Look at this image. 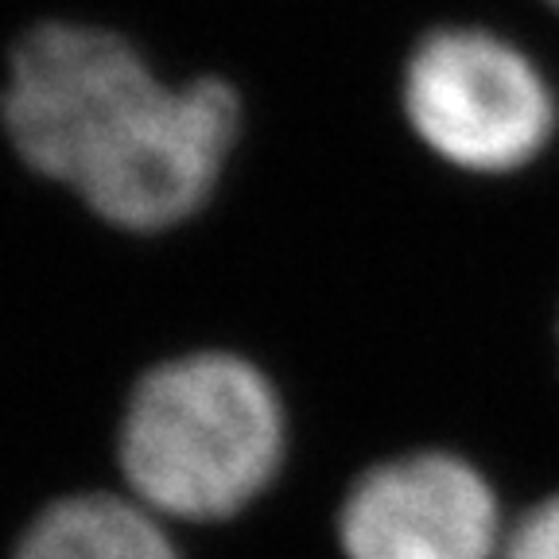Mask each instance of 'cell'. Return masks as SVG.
I'll use <instances>...</instances> for the list:
<instances>
[{"label": "cell", "instance_id": "5", "mask_svg": "<svg viewBox=\"0 0 559 559\" xmlns=\"http://www.w3.org/2000/svg\"><path fill=\"white\" fill-rule=\"evenodd\" d=\"M346 559H498L501 509L466 459L443 451L381 463L338 516Z\"/></svg>", "mask_w": 559, "mask_h": 559}, {"label": "cell", "instance_id": "8", "mask_svg": "<svg viewBox=\"0 0 559 559\" xmlns=\"http://www.w3.org/2000/svg\"><path fill=\"white\" fill-rule=\"evenodd\" d=\"M544 4H551V9H556V12H559V0H544Z\"/></svg>", "mask_w": 559, "mask_h": 559}, {"label": "cell", "instance_id": "6", "mask_svg": "<svg viewBox=\"0 0 559 559\" xmlns=\"http://www.w3.org/2000/svg\"><path fill=\"white\" fill-rule=\"evenodd\" d=\"M16 559H179L148 506L79 493L35 516Z\"/></svg>", "mask_w": 559, "mask_h": 559}, {"label": "cell", "instance_id": "1", "mask_svg": "<svg viewBox=\"0 0 559 559\" xmlns=\"http://www.w3.org/2000/svg\"><path fill=\"white\" fill-rule=\"evenodd\" d=\"M284 404L237 354H187L136 384L121 424V466L140 506L183 521H218L276 478Z\"/></svg>", "mask_w": 559, "mask_h": 559}, {"label": "cell", "instance_id": "7", "mask_svg": "<svg viewBox=\"0 0 559 559\" xmlns=\"http://www.w3.org/2000/svg\"><path fill=\"white\" fill-rule=\"evenodd\" d=\"M501 559H559V493L544 498L516 521L501 544Z\"/></svg>", "mask_w": 559, "mask_h": 559}, {"label": "cell", "instance_id": "3", "mask_svg": "<svg viewBox=\"0 0 559 559\" xmlns=\"http://www.w3.org/2000/svg\"><path fill=\"white\" fill-rule=\"evenodd\" d=\"M404 114L436 156L486 175L536 159L556 129L536 62L481 27H439L412 51Z\"/></svg>", "mask_w": 559, "mask_h": 559}, {"label": "cell", "instance_id": "4", "mask_svg": "<svg viewBox=\"0 0 559 559\" xmlns=\"http://www.w3.org/2000/svg\"><path fill=\"white\" fill-rule=\"evenodd\" d=\"M241 124V102L222 79L159 86L117 148L79 183L94 214L136 234H156L218 187Z\"/></svg>", "mask_w": 559, "mask_h": 559}, {"label": "cell", "instance_id": "2", "mask_svg": "<svg viewBox=\"0 0 559 559\" xmlns=\"http://www.w3.org/2000/svg\"><path fill=\"white\" fill-rule=\"evenodd\" d=\"M159 86L117 32L44 24L12 51L0 117L32 171L79 187Z\"/></svg>", "mask_w": 559, "mask_h": 559}]
</instances>
